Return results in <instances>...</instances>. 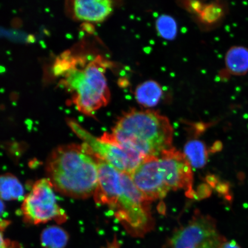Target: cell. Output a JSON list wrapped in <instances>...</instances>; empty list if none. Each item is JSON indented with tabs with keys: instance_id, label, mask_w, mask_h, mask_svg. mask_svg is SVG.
Wrapping results in <instances>:
<instances>
[{
	"instance_id": "6da1fadb",
	"label": "cell",
	"mask_w": 248,
	"mask_h": 248,
	"mask_svg": "<svg viewBox=\"0 0 248 248\" xmlns=\"http://www.w3.org/2000/svg\"><path fill=\"white\" fill-rule=\"evenodd\" d=\"M108 65L100 55L87 61L69 52H64L55 61L54 74L62 77L61 85L72 96L77 109L85 115L93 116L110 101V92L105 76Z\"/></svg>"
},
{
	"instance_id": "7a4b0ae2",
	"label": "cell",
	"mask_w": 248,
	"mask_h": 248,
	"mask_svg": "<svg viewBox=\"0 0 248 248\" xmlns=\"http://www.w3.org/2000/svg\"><path fill=\"white\" fill-rule=\"evenodd\" d=\"M46 170L54 190L65 196L86 199L97 188V160L83 143L55 148L46 160Z\"/></svg>"
},
{
	"instance_id": "3957f363",
	"label": "cell",
	"mask_w": 248,
	"mask_h": 248,
	"mask_svg": "<svg viewBox=\"0 0 248 248\" xmlns=\"http://www.w3.org/2000/svg\"><path fill=\"white\" fill-rule=\"evenodd\" d=\"M173 129L168 118L157 111L132 109L117 121L105 140L131 148L144 157L159 156L172 148Z\"/></svg>"
},
{
	"instance_id": "277c9868",
	"label": "cell",
	"mask_w": 248,
	"mask_h": 248,
	"mask_svg": "<svg viewBox=\"0 0 248 248\" xmlns=\"http://www.w3.org/2000/svg\"><path fill=\"white\" fill-rule=\"evenodd\" d=\"M150 203L136 187L131 176L122 172L117 194L108 207L132 237H143L154 229Z\"/></svg>"
},
{
	"instance_id": "5b68a950",
	"label": "cell",
	"mask_w": 248,
	"mask_h": 248,
	"mask_svg": "<svg viewBox=\"0 0 248 248\" xmlns=\"http://www.w3.org/2000/svg\"><path fill=\"white\" fill-rule=\"evenodd\" d=\"M54 190L47 178L39 179L33 185L21 207L25 222L38 225L51 221L62 224L66 221L67 216L58 204Z\"/></svg>"
},
{
	"instance_id": "8992f818",
	"label": "cell",
	"mask_w": 248,
	"mask_h": 248,
	"mask_svg": "<svg viewBox=\"0 0 248 248\" xmlns=\"http://www.w3.org/2000/svg\"><path fill=\"white\" fill-rule=\"evenodd\" d=\"M69 125L93 156L110 164L121 172L131 175L145 157L131 148L94 137L74 121L70 120Z\"/></svg>"
},
{
	"instance_id": "52a82bcc",
	"label": "cell",
	"mask_w": 248,
	"mask_h": 248,
	"mask_svg": "<svg viewBox=\"0 0 248 248\" xmlns=\"http://www.w3.org/2000/svg\"><path fill=\"white\" fill-rule=\"evenodd\" d=\"M225 240L216 220L197 211L187 224L173 232L166 248H219Z\"/></svg>"
},
{
	"instance_id": "ba28073f",
	"label": "cell",
	"mask_w": 248,
	"mask_h": 248,
	"mask_svg": "<svg viewBox=\"0 0 248 248\" xmlns=\"http://www.w3.org/2000/svg\"><path fill=\"white\" fill-rule=\"evenodd\" d=\"M158 157L164 181L169 191L185 190L188 197H193V170L185 154L172 147Z\"/></svg>"
},
{
	"instance_id": "9c48e42d",
	"label": "cell",
	"mask_w": 248,
	"mask_h": 248,
	"mask_svg": "<svg viewBox=\"0 0 248 248\" xmlns=\"http://www.w3.org/2000/svg\"><path fill=\"white\" fill-rule=\"evenodd\" d=\"M130 176L136 187L151 202L163 199L170 192L164 181L158 156L145 157Z\"/></svg>"
},
{
	"instance_id": "30bf717a",
	"label": "cell",
	"mask_w": 248,
	"mask_h": 248,
	"mask_svg": "<svg viewBox=\"0 0 248 248\" xmlns=\"http://www.w3.org/2000/svg\"><path fill=\"white\" fill-rule=\"evenodd\" d=\"M71 8L78 20L100 23L111 13L113 4L108 0H77L71 1Z\"/></svg>"
},
{
	"instance_id": "8fae6325",
	"label": "cell",
	"mask_w": 248,
	"mask_h": 248,
	"mask_svg": "<svg viewBox=\"0 0 248 248\" xmlns=\"http://www.w3.org/2000/svg\"><path fill=\"white\" fill-rule=\"evenodd\" d=\"M225 64L229 72L235 76H244L248 72V48L234 46L225 56Z\"/></svg>"
},
{
	"instance_id": "7c38bea8",
	"label": "cell",
	"mask_w": 248,
	"mask_h": 248,
	"mask_svg": "<svg viewBox=\"0 0 248 248\" xmlns=\"http://www.w3.org/2000/svg\"><path fill=\"white\" fill-rule=\"evenodd\" d=\"M163 94L162 89L154 80H148L139 85L135 91L136 100L144 107L151 108L159 103Z\"/></svg>"
},
{
	"instance_id": "4fadbf2b",
	"label": "cell",
	"mask_w": 248,
	"mask_h": 248,
	"mask_svg": "<svg viewBox=\"0 0 248 248\" xmlns=\"http://www.w3.org/2000/svg\"><path fill=\"white\" fill-rule=\"evenodd\" d=\"M24 197V189L19 180L11 173L0 175V200H20Z\"/></svg>"
},
{
	"instance_id": "5bb4252c",
	"label": "cell",
	"mask_w": 248,
	"mask_h": 248,
	"mask_svg": "<svg viewBox=\"0 0 248 248\" xmlns=\"http://www.w3.org/2000/svg\"><path fill=\"white\" fill-rule=\"evenodd\" d=\"M186 158L194 168L201 169L205 166L208 159V151L206 145L199 140H192L185 145Z\"/></svg>"
},
{
	"instance_id": "9a60e30c",
	"label": "cell",
	"mask_w": 248,
	"mask_h": 248,
	"mask_svg": "<svg viewBox=\"0 0 248 248\" xmlns=\"http://www.w3.org/2000/svg\"><path fill=\"white\" fill-rule=\"evenodd\" d=\"M40 240L44 248H64L69 241V235L60 226H51L42 232Z\"/></svg>"
},
{
	"instance_id": "2e32d148",
	"label": "cell",
	"mask_w": 248,
	"mask_h": 248,
	"mask_svg": "<svg viewBox=\"0 0 248 248\" xmlns=\"http://www.w3.org/2000/svg\"><path fill=\"white\" fill-rule=\"evenodd\" d=\"M156 29L162 38L167 40L174 39L177 26L174 19L167 15L161 16L156 21Z\"/></svg>"
},
{
	"instance_id": "e0dca14e",
	"label": "cell",
	"mask_w": 248,
	"mask_h": 248,
	"mask_svg": "<svg viewBox=\"0 0 248 248\" xmlns=\"http://www.w3.org/2000/svg\"><path fill=\"white\" fill-rule=\"evenodd\" d=\"M224 14V9L220 4H212L208 6L204 11L203 18L207 23H214L218 21Z\"/></svg>"
},
{
	"instance_id": "ac0fdd59",
	"label": "cell",
	"mask_w": 248,
	"mask_h": 248,
	"mask_svg": "<svg viewBox=\"0 0 248 248\" xmlns=\"http://www.w3.org/2000/svg\"><path fill=\"white\" fill-rule=\"evenodd\" d=\"M9 224L8 220L0 221V248H20L19 245L4 237V232Z\"/></svg>"
},
{
	"instance_id": "d6986e66",
	"label": "cell",
	"mask_w": 248,
	"mask_h": 248,
	"mask_svg": "<svg viewBox=\"0 0 248 248\" xmlns=\"http://www.w3.org/2000/svg\"><path fill=\"white\" fill-rule=\"evenodd\" d=\"M219 248H241L239 245L236 242L233 240L228 241L225 240L224 243L221 244Z\"/></svg>"
},
{
	"instance_id": "ffe728a7",
	"label": "cell",
	"mask_w": 248,
	"mask_h": 248,
	"mask_svg": "<svg viewBox=\"0 0 248 248\" xmlns=\"http://www.w3.org/2000/svg\"><path fill=\"white\" fill-rule=\"evenodd\" d=\"M5 209L4 204L3 203L2 201L0 200V216H1L3 212H4Z\"/></svg>"
}]
</instances>
